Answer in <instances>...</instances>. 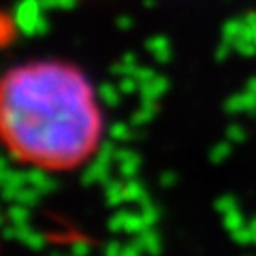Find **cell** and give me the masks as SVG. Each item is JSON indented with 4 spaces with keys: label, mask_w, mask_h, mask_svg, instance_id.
Masks as SVG:
<instances>
[{
    "label": "cell",
    "mask_w": 256,
    "mask_h": 256,
    "mask_svg": "<svg viewBox=\"0 0 256 256\" xmlns=\"http://www.w3.org/2000/svg\"><path fill=\"white\" fill-rule=\"evenodd\" d=\"M0 130L15 160L36 169L70 171L98 150L102 114L90 82L77 66L36 60L4 75Z\"/></svg>",
    "instance_id": "obj_1"
}]
</instances>
